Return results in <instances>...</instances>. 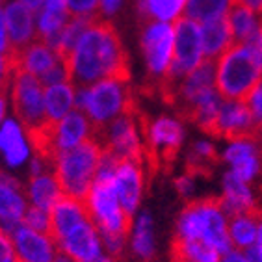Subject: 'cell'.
<instances>
[{
  "label": "cell",
  "instance_id": "obj_40",
  "mask_svg": "<svg viewBox=\"0 0 262 262\" xmlns=\"http://www.w3.org/2000/svg\"><path fill=\"white\" fill-rule=\"evenodd\" d=\"M249 47H251L253 54H255V58H257V61H258V66H260V69H262V28H260V32L257 34V37L249 43Z\"/></svg>",
  "mask_w": 262,
  "mask_h": 262
},
{
  "label": "cell",
  "instance_id": "obj_6",
  "mask_svg": "<svg viewBox=\"0 0 262 262\" xmlns=\"http://www.w3.org/2000/svg\"><path fill=\"white\" fill-rule=\"evenodd\" d=\"M140 101L132 88H128V82L101 80L75 91V106L86 114L95 128L108 125L125 112L134 110Z\"/></svg>",
  "mask_w": 262,
  "mask_h": 262
},
{
  "label": "cell",
  "instance_id": "obj_38",
  "mask_svg": "<svg viewBox=\"0 0 262 262\" xmlns=\"http://www.w3.org/2000/svg\"><path fill=\"white\" fill-rule=\"evenodd\" d=\"M232 4L242 6L257 15H262V0H232Z\"/></svg>",
  "mask_w": 262,
  "mask_h": 262
},
{
  "label": "cell",
  "instance_id": "obj_10",
  "mask_svg": "<svg viewBox=\"0 0 262 262\" xmlns=\"http://www.w3.org/2000/svg\"><path fill=\"white\" fill-rule=\"evenodd\" d=\"M173 43H175V30L169 23L143 25L141 49H143L149 75H151L149 82H158L166 76L173 60Z\"/></svg>",
  "mask_w": 262,
  "mask_h": 262
},
{
  "label": "cell",
  "instance_id": "obj_46",
  "mask_svg": "<svg viewBox=\"0 0 262 262\" xmlns=\"http://www.w3.org/2000/svg\"><path fill=\"white\" fill-rule=\"evenodd\" d=\"M4 2H6V0H0V6H2V4H4Z\"/></svg>",
  "mask_w": 262,
  "mask_h": 262
},
{
  "label": "cell",
  "instance_id": "obj_48",
  "mask_svg": "<svg viewBox=\"0 0 262 262\" xmlns=\"http://www.w3.org/2000/svg\"><path fill=\"white\" fill-rule=\"evenodd\" d=\"M149 262H155V260H149Z\"/></svg>",
  "mask_w": 262,
  "mask_h": 262
},
{
  "label": "cell",
  "instance_id": "obj_42",
  "mask_svg": "<svg viewBox=\"0 0 262 262\" xmlns=\"http://www.w3.org/2000/svg\"><path fill=\"white\" fill-rule=\"evenodd\" d=\"M8 97H10V93L0 91V125L6 121V106H8Z\"/></svg>",
  "mask_w": 262,
  "mask_h": 262
},
{
  "label": "cell",
  "instance_id": "obj_34",
  "mask_svg": "<svg viewBox=\"0 0 262 262\" xmlns=\"http://www.w3.org/2000/svg\"><path fill=\"white\" fill-rule=\"evenodd\" d=\"M244 102L249 106V110L255 116V119L258 123H262V80L253 88V91L247 95V99Z\"/></svg>",
  "mask_w": 262,
  "mask_h": 262
},
{
  "label": "cell",
  "instance_id": "obj_37",
  "mask_svg": "<svg viewBox=\"0 0 262 262\" xmlns=\"http://www.w3.org/2000/svg\"><path fill=\"white\" fill-rule=\"evenodd\" d=\"M123 0H99V13L101 15H114L119 11Z\"/></svg>",
  "mask_w": 262,
  "mask_h": 262
},
{
  "label": "cell",
  "instance_id": "obj_1",
  "mask_svg": "<svg viewBox=\"0 0 262 262\" xmlns=\"http://www.w3.org/2000/svg\"><path fill=\"white\" fill-rule=\"evenodd\" d=\"M73 88H90L101 80L130 82L128 54L110 20L95 17L66 63Z\"/></svg>",
  "mask_w": 262,
  "mask_h": 262
},
{
  "label": "cell",
  "instance_id": "obj_17",
  "mask_svg": "<svg viewBox=\"0 0 262 262\" xmlns=\"http://www.w3.org/2000/svg\"><path fill=\"white\" fill-rule=\"evenodd\" d=\"M222 205L229 217L242 216V214H255V212L262 210L260 205H257L253 199V193L247 188V182H244L236 173L232 171H229L223 177Z\"/></svg>",
  "mask_w": 262,
  "mask_h": 262
},
{
  "label": "cell",
  "instance_id": "obj_26",
  "mask_svg": "<svg viewBox=\"0 0 262 262\" xmlns=\"http://www.w3.org/2000/svg\"><path fill=\"white\" fill-rule=\"evenodd\" d=\"M262 220V210L255 214H242V216L231 217L229 223V238L231 244L236 247L238 251H246L257 242L258 223Z\"/></svg>",
  "mask_w": 262,
  "mask_h": 262
},
{
  "label": "cell",
  "instance_id": "obj_9",
  "mask_svg": "<svg viewBox=\"0 0 262 262\" xmlns=\"http://www.w3.org/2000/svg\"><path fill=\"white\" fill-rule=\"evenodd\" d=\"M208 136L229 141L260 140V123L255 119L249 106L238 101H222L216 119L205 130Z\"/></svg>",
  "mask_w": 262,
  "mask_h": 262
},
{
  "label": "cell",
  "instance_id": "obj_43",
  "mask_svg": "<svg viewBox=\"0 0 262 262\" xmlns=\"http://www.w3.org/2000/svg\"><path fill=\"white\" fill-rule=\"evenodd\" d=\"M88 262H121V258H116V257H112V255H108V253H106V255H99V257H95L93 258V260H88Z\"/></svg>",
  "mask_w": 262,
  "mask_h": 262
},
{
  "label": "cell",
  "instance_id": "obj_8",
  "mask_svg": "<svg viewBox=\"0 0 262 262\" xmlns=\"http://www.w3.org/2000/svg\"><path fill=\"white\" fill-rule=\"evenodd\" d=\"M10 99L11 106H13V114H15L17 121L23 125L25 132L49 119L45 110V91H43L41 82L30 73L23 69L13 71Z\"/></svg>",
  "mask_w": 262,
  "mask_h": 262
},
{
  "label": "cell",
  "instance_id": "obj_16",
  "mask_svg": "<svg viewBox=\"0 0 262 262\" xmlns=\"http://www.w3.org/2000/svg\"><path fill=\"white\" fill-rule=\"evenodd\" d=\"M26 212V203L20 195V184L13 177L0 173V227L13 232L20 225Z\"/></svg>",
  "mask_w": 262,
  "mask_h": 262
},
{
  "label": "cell",
  "instance_id": "obj_47",
  "mask_svg": "<svg viewBox=\"0 0 262 262\" xmlns=\"http://www.w3.org/2000/svg\"><path fill=\"white\" fill-rule=\"evenodd\" d=\"M260 136H262V123H260Z\"/></svg>",
  "mask_w": 262,
  "mask_h": 262
},
{
  "label": "cell",
  "instance_id": "obj_39",
  "mask_svg": "<svg viewBox=\"0 0 262 262\" xmlns=\"http://www.w3.org/2000/svg\"><path fill=\"white\" fill-rule=\"evenodd\" d=\"M6 51H8V30H6L4 10L0 8V52L4 54Z\"/></svg>",
  "mask_w": 262,
  "mask_h": 262
},
{
  "label": "cell",
  "instance_id": "obj_14",
  "mask_svg": "<svg viewBox=\"0 0 262 262\" xmlns=\"http://www.w3.org/2000/svg\"><path fill=\"white\" fill-rule=\"evenodd\" d=\"M56 249L69 257L73 262H88L101 255L102 244L95 225L91 222H86L73 229L67 236L61 238Z\"/></svg>",
  "mask_w": 262,
  "mask_h": 262
},
{
  "label": "cell",
  "instance_id": "obj_45",
  "mask_svg": "<svg viewBox=\"0 0 262 262\" xmlns=\"http://www.w3.org/2000/svg\"><path fill=\"white\" fill-rule=\"evenodd\" d=\"M52 262H73V260H71L69 257H66V255H63V253H60V251H58V255H56V257H54V260H52Z\"/></svg>",
  "mask_w": 262,
  "mask_h": 262
},
{
  "label": "cell",
  "instance_id": "obj_4",
  "mask_svg": "<svg viewBox=\"0 0 262 262\" xmlns=\"http://www.w3.org/2000/svg\"><path fill=\"white\" fill-rule=\"evenodd\" d=\"M262 80V69L249 45L232 43L216 60V93L222 101L244 102Z\"/></svg>",
  "mask_w": 262,
  "mask_h": 262
},
{
  "label": "cell",
  "instance_id": "obj_12",
  "mask_svg": "<svg viewBox=\"0 0 262 262\" xmlns=\"http://www.w3.org/2000/svg\"><path fill=\"white\" fill-rule=\"evenodd\" d=\"M143 173H145L143 162L121 160L114 173V179H112L119 205L130 216L140 205V197L143 192Z\"/></svg>",
  "mask_w": 262,
  "mask_h": 262
},
{
  "label": "cell",
  "instance_id": "obj_13",
  "mask_svg": "<svg viewBox=\"0 0 262 262\" xmlns=\"http://www.w3.org/2000/svg\"><path fill=\"white\" fill-rule=\"evenodd\" d=\"M4 19L8 30V47L20 51L35 37V17L34 11L20 0H6Z\"/></svg>",
  "mask_w": 262,
  "mask_h": 262
},
{
  "label": "cell",
  "instance_id": "obj_35",
  "mask_svg": "<svg viewBox=\"0 0 262 262\" xmlns=\"http://www.w3.org/2000/svg\"><path fill=\"white\" fill-rule=\"evenodd\" d=\"M11 78H13V66L8 60V56L0 52V91L10 93Z\"/></svg>",
  "mask_w": 262,
  "mask_h": 262
},
{
  "label": "cell",
  "instance_id": "obj_44",
  "mask_svg": "<svg viewBox=\"0 0 262 262\" xmlns=\"http://www.w3.org/2000/svg\"><path fill=\"white\" fill-rule=\"evenodd\" d=\"M20 2H25L28 8H30L32 11H39L41 10V6H43V2L45 0H20Z\"/></svg>",
  "mask_w": 262,
  "mask_h": 262
},
{
  "label": "cell",
  "instance_id": "obj_3",
  "mask_svg": "<svg viewBox=\"0 0 262 262\" xmlns=\"http://www.w3.org/2000/svg\"><path fill=\"white\" fill-rule=\"evenodd\" d=\"M136 121L141 132V145L149 177L169 173L182 145V126L171 117L151 119L140 106L136 108Z\"/></svg>",
  "mask_w": 262,
  "mask_h": 262
},
{
  "label": "cell",
  "instance_id": "obj_11",
  "mask_svg": "<svg viewBox=\"0 0 262 262\" xmlns=\"http://www.w3.org/2000/svg\"><path fill=\"white\" fill-rule=\"evenodd\" d=\"M86 222H91L88 203L61 193L49 210V238L54 242V246H58L61 238Z\"/></svg>",
  "mask_w": 262,
  "mask_h": 262
},
{
  "label": "cell",
  "instance_id": "obj_25",
  "mask_svg": "<svg viewBox=\"0 0 262 262\" xmlns=\"http://www.w3.org/2000/svg\"><path fill=\"white\" fill-rule=\"evenodd\" d=\"M188 0H138V13L141 25L169 23L182 17Z\"/></svg>",
  "mask_w": 262,
  "mask_h": 262
},
{
  "label": "cell",
  "instance_id": "obj_31",
  "mask_svg": "<svg viewBox=\"0 0 262 262\" xmlns=\"http://www.w3.org/2000/svg\"><path fill=\"white\" fill-rule=\"evenodd\" d=\"M23 225L32 231H37L41 234H47L49 236V210H43L39 207H30L26 208L25 216H23Z\"/></svg>",
  "mask_w": 262,
  "mask_h": 262
},
{
  "label": "cell",
  "instance_id": "obj_15",
  "mask_svg": "<svg viewBox=\"0 0 262 262\" xmlns=\"http://www.w3.org/2000/svg\"><path fill=\"white\" fill-rule=\"evenodd\" d=\"M11 238L23 262H52L58 255V249L51 238L25 225H17L11 232Z\"/></svg>",
  "mask_w": 262,
  "mask_h": 262
},
{
  "label": "cell",
  "instance_id": "obj_41",
  "mask_svg": "<svg viewBox=\"0 0 262 262\" xmlns=\"http://www.w3.org/2000/svg\"><path fill=\"white\" fill-rule=\"evenodd\" d=\"M222 262H249V260H247L246 253H244V251H238V249H234V251H232V249H231L229 253H225V255H223Z\"/></svg>",
  "mask_w": 262,
  "mask_h": 262
},
{
  "label": "cell",
  "instance_id": "obj_22",
  "mask_svg": "<svg viewBox=\"0 0 262 262\" xmlns=\"http://www.w3.org/2000/svg\"><path fill=\"white\" fill-rule=\"evenodd\" d=\"M225 17L232 35V43L238 45H249L262 28V15H257L242 6L232 4Z\"/></svg>",
  "mask_w": 262,
  "mask_h": 262
},
{
  "label": "cell",
  "instance_id": "obj_29",
  "mask_svg": "<svg viewBox=\"0 0 262 262\" xmlns=\"http://www.w3.org/2000/svg\"><path fill=\"white\" fill-rule=\"evenodd\" d=\"M231 6L232 0H188L184 17L195 23H207V20L225 17Z\"/></svg>",
  "mask_w": 262,
  "mask_h": 262
},
{
  "label": "cell",
  "instance_id": "obj_27",
  "mask_svg": "<svg viewBox=\"0 0 262 262\" xmlns=\"http://www.w3.org/2000/svg\"><path fill=\"white\" fill-rule=\"evenodd\" d=\"M75 106V88L69 82H61L45 88V110L51 121H60Z\"/></svg>",
  "mask_w": 262,
  "mask_h": 262
},
{
  "label": "cell",
  "instance_id": "obj_19",
  "mask_svg": "<svg viewBox=\"0 0 262 262\" xmlns=\"http://www.w3.org/2000/svg\"><path fill=\"white\" fill-rule=\"evenodd\" d=\"M88 138H91V121L78 108L69 112L66 117H61L60 121L56 123V149H58V155L67 151V149H73Z\"/></svg>",
  "mask_w": 262,
  "mask_h": 262
},
{
  "label": "cell",
  "instance_id": "obj_30",
  "mask_svg": "<svg viewBox=\"0 0 262 262\" xmlns=\"http://www.w3.org/2000/svg\"><path fill=\"white\" fill-rule=\"evenodd\" d=\"M171 242L193 262H222V253L203 240H184L175 234Z\"/></svg>",
  "mask_w": 262,
  "mask_h": 262
},
{
  "label": "cell",
  "instance_id": "obj_20",
  "mask_svg": "<svg viewBox=\"0 0 262 262\" xmlns=\"http://www.w3.org/2000/svg\"><path fill=\"white\" fill-rule=\"evenodd\" d=\"M0 155L10 167H19L25 164L30 149L20 132V126L13 119H6L0 125Z\"/></svg>",
  "mask_w": 262,
  "mask_h": 262
},
{
  "label": "cell",
  "instance_id": "obj_32",
  "mask_svg": "<svg viewBox=\"0 0 262 262\" xmlns=\"http://www.w3.org/2000/svg\"><path fill=\"white\" fill-rule=\"evenodd\" d=\"M71 17H99V0H66ZM102 17V15H101Z\"/></svg>",
  "mask_w": 262,
  "mask_h": 262
},
{
  "label": "cell",
  "instance_id": "obj_23",
  "mask_svg": "<svg viewBox=\"0 0 262 262\" xmlns=\"http://www.w3.org/2000/svg\"><path fill=\"white\" fill-rule=\"evenodd\" d=\"M222 157L217 155V151L210 143L207 141H197L193 143V147L190 149L186 157V175L195 179V177H201V179H212L216 167L220 166Z\"/></svg>",
  "mask_w": 262,
  "mask_h": 262
},
{
  "label": "cell",
  "instance_id": "obj_21",
  "mask_svg": "<svg viewBox=\"0 0 262 262\" xmlns=\"http://www.w3.org/2000/svg\"><path fill=\"white\" fill-rule=\"evenodd\" d=\"M201 39H203V58L216 61L232 45V35L231 30H229L227 17H220V19H212L207 20V23H203Z\"/></svg>",
  "mask_w": 262,
  "mask_h": 262
},
{
  "label": "cell",
  "instance_id": "obj_18",
  "mask_svg": "<svg viewBox=\"0 0 262 262\" xmlns=\"http://www.w3.org/2000/svg\"><path fill=\"white\" fill-rule=\"evenodd\" d=\"M223 158L232 166V173H236L244 182H249L260 171V147L253 140L232 141Z\"/></svg>",
  "mask_w": 262,
  "mask_h": 262
},
{
  "label": "cell",
  "instance_id": "obj_36",
  "mask_svg": "<svg viewBox=\"0 0 262 262\" xmlns=\"http://www.w3.org/2000/svg\"><path fill=\"white\" fill-rule=\"evenodd\" d=\"M175 186H177V192L181 193L182 197H188L190 193H192V190H193V179H192V177H188L186 173H184L182 177H177Z\"/></svg>",
  "mask_w": 262,
  "mask_h": 262
},
{
  "label": "cell",
  "instance_id": "obj_5",
  "mask_svg": "<svg viewBox=\"0 0 262 262\" xmlns=\"http://www.w3.org/2000/svg\"><path fill=\"white\" fill-rule=\"evenodd\" d=\"M101 157L102 147L93 138H88L73 149L60 152L54 160L52 173L61 193L86 201L95 181Z\"/></svg>",
  "mask_w": 262,
  "mask_h": 262
},
{
  "label": "cell",
  "instance_id": "obj_28",
  "mask_svg": "<svg viewBox=\"0 0 262 262\" xmlns=\"http://www.w3.org/2000/svg\"><path fill=\"white\" fill-rule=\"evenodd\" d=\"M132 253L143 262L152 260L155 257V236H152L151 216L143 212L138 217L134 231H132Z\"/></svg>",
  "mask_w": 262,
  "mask_h": 262
},
{
  "label": "cell",
  "instance_id": "obj_49",
  "mask_svg": "<svg viewBox=\"0 0 262 262\" xmlns=\"http://www.w3.org/2000/svg\"><path fill=\"white\" fill-rule=\"evenodd\" d=\"M20 262H23V260H20Z\"/></svg>",
  "mask_w": 262,
  "mask_h": 262
},
{
  "label": "cell",
  "instance_id": "obj_33",
  "mask_svg": "<svg viewBox=\"0 0 262 262\" xmlns=\"http://www.w3.org/2000/svg\"><path fill=\"white\" fill-rule=\"evenodd\" d=\"M0 262H20L13 238L2 227H0Z\"/></svg>",
  "mask_w": 262,
  "mask_h": 262
},
{
  "label": "cell",
  "instance_id": "obj_2",
  "mask_svg": "<svg viewBox=\"0 0 262 262\" xmlns=\"http://www.w3.org/2000/svg\"><path fill=\"white\" fill-rule=\"evenodd\" d=\"M225 216L222 197H205L188 203L177 220V236L184 240H203L225 255L232 247Z\"/></svg>",
  "mask_w": 262,
  "mask_h": 262
},
{
  "label": "cell",
  "instance_id": "obj_24",
  "mask_svg": "<svg viewBox=\"0 0 262 262\" xmlns=\"http://www.w3.org/2000/svg\"><path fill=\"white\" fill-rule=\"evenodd\" d=\"M61 195V190L56 182V177L52 171H43L39 175H30L26 184V197L30 205L39 207L43 210H51L56 199Z\"/></svg>",
  "mask_w": 262,
  "mask_h": 262
},
{
  "label": "cell",
  "instance_id": "obj_7",
  "mask_svg": "<svg viewBox=\"0 0 262 262\" xmlns=\"http://www.w3.org/2000/svg\"><path fill=\"white\" fill-rule=\"evenodd\" d=\"M91 222L99 231V236H128L132 231V216L123 210L116 195L112 181H93L86 197Z\"/></svg>",
  "mask_w": 262,
  "mask_h": 262
}]
</instances>
